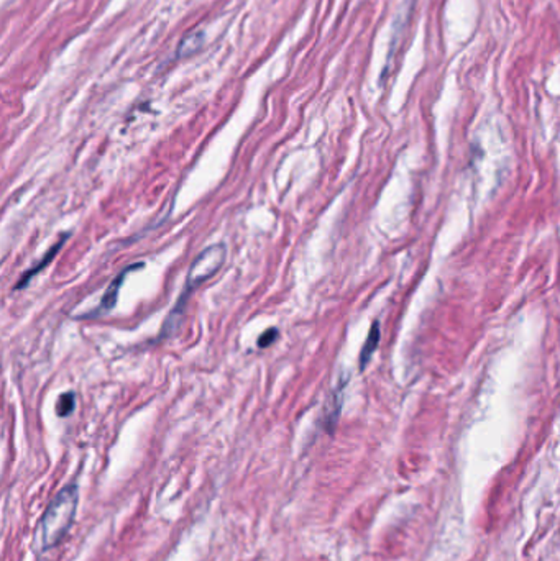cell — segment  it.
Returning <instances> with one entry per match:
<instances>
[{"label": "cell", "instance_id": "5", "mask_svg": "<svg viewBox=\"0 0 560 561\" xmlns=\"http://www.w3.org/2000/svg\"><path fill=\"white\" fill-rule=\"evenodd\" d=\"M380 323L375 322L371 325L370 328V333L368 337H366L365 340V345L361 348V353H360V370H365V366L368 365V361L371 360V356H373V353L376 350V347H378L380 343Z\"/></svg>", "mask_w": 560, "mask_h": 561}, {"label": "cell", "instance_id": "8", "mask_svg": "<svg viewBox=\"0 0 560 561\" xmlns=\"http://www.w3.org/2000/svg\"><path fill=\"white\" fill-rule=\"evenodd\" d=\"M278 338V330L276 328H268L265 333L258 338V347L260 348H268Z\"/></svg>", "mask_w": 560, "mask_h": 561}, {"label": "cell", "instance_id": "3", "mask_svg": "<svg viewBox=\"0 0 560 561\" xmlns=\"http://www.w3.org/2000/svg\"><path fill=\"white\" fill-rule=\"evenodd\" d=\"M140 266H142V263H136V265L127 266L125 270L122 271L119 276H115V279L110 282V286H109V287H107L106 294H103L102 300H101V304H99V307H97L96 312H94V315H97V314H103V312H110V310L115 307L117 300H119V291H120L122 284H124L125 276L129 275V272H131V271L138 270Z\"/></svg>", "mask_w": 560, "mask_h": 561}, {"label": "cell", "instance_id": "4", "mask_svg": "<svg viewBox=\"0 0 560 561\" xmlns=\"http://www.w3.org/2000/svg\"><path fill=\"white\" fill-rule=\"evenodd\" d=\"M68 237H69V235H68V233H66V235H63V237H61V238L58 240V243H56V245H55V247H51V248L48 249V252H46V253H45V256H43V258H41V259H40V261H38V263H35V265H33V266L30 268V270H28V271L25 272V275H23V276L20 277V279H18V282H17V286H15V289H17V291H18V289H23V287H25V286H28V284H30V281H31V277H33V276H36V275H38V272H40V271H43V270H45V268H46V266H48V265H50V263H51V259H53V258L56 256V253H58V252H59V249H61V248H63V245H64V242H66V240H68Z\"/></svg>", "mask_w": 560, "mask_h": 561}, {"label": "cell", "instance_id": "6", "mask_svg": "<svg viewBox=\"0 0 560 561\" xmlns=\"http://www.w3.org/2000/svg\"><path fill=\"white\" fill-rule=\"evenodd\" d=\"M342 395H340V388H338L336 393H332L331 399H329L327 407H326V425L327 428H332L336 425L337 417H338V410H340V402H342Z\"/></svg>", "mask_w": 560, "mask_h": 561}, {"label": "cell", "instance_id": "7", "mask_svg": "<svg viewBox=\"0 0 560 561\" xmlns=\"http://www.w3.org/2000/svg\"><path fill=\"white\" fill-rule=\"evenodd\" d=\"M74 404H76V400H74L73 393H66L63 395H59L58 404H56V412H58L59 417L69 416V414L74 410Z\"/></svg>", "mask_w": 560, "mask_h": 561}, {"label": "cell", "instance_id": "1", "mask_svg": "<svg viewBox=\"0 0 560 561\" xmlns=\"http://www.w3.org/2000/svg\"><path fill=\"white\" fill-rule=\"evenodd\" d=\"M224 261H225L224 243H215L213 247H207L206 249H202L199 256L192 261L189 272H187L186 277L185 291H182L180 300H178L176 305H174L171 314L168 315L166 322H164L161 328V337H168V335H171L174 330H176L178 325L181 323L187 299H189L191 294L197 289V287L204 284V282L207 279H210L214 275H217V271L222 268Z\"/></svg>", "mask_w": 560, "mask_h": 561}, {"label": "cell", "instance_id": "2", "mask_svg": "<svg viewBox=\"0 0 560 561\" xmlns=\"http://www.w3.org/2000/svg\"><path fill=\"white\" fill-rule=\"evenodd\" d=\"M78 486H66L56 494L40 522L41 550H50L59 544L71 529L78 509Z\"/></svg>", "mask_w": 560, "mask_h": 561}]
</instances>
